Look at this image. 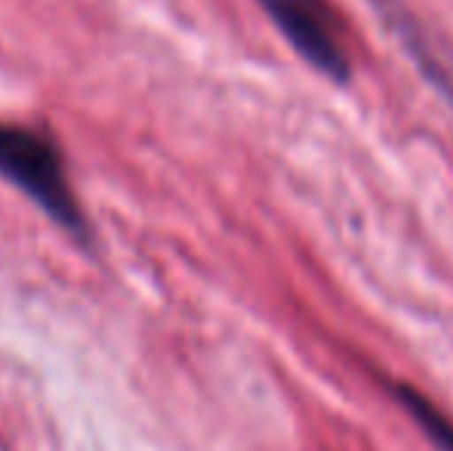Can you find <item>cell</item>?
Segmentation results:
<instances>
[{
    "label": "cell",
    "instance_id": "4",
    "mask_svg": "<svg viewBox=\"0 0 453 451\" xmlns=\"http://www.w3.org/2000/svg\"><path fill=\"white\" fill-rule=\"evenodd\" d=\"M392 390H395L398 405L417 421V427L423 430L426 439H429L438 451H453V421L450 417L444 415L435 402H429L419 390H413V386L395 384Z\"/></svg>",
    "mask_w": 453,
    "mask_h": 451
},
{
    "label": "cell",
    "instance_id": "1",
    "mask_svg": "<svg viewBox=\"0 0 453 451\" xmlns=\"http://www.w3.org/2000/svg\"><path fill=\"white\" fill-rule=\"evenodd\" d=\"M0 176L25 192L50 220L72 235H84L87 223L68 183L65 158L50 133L25 124H0Z\"/></svg>",
    "mask_w": 453,
    "mask_h": 451
},
{
    "label": "cell",
    "instance_id": "2",
    "mask_svg": "<svg viewBox=\"0 0 453 451\" xmlns=\"http://www.w3.org/2000/svg\"><path fill=\"white\" fill-rule=\"evenodd\" d=\"M290 47L324 78L346 84L352 78L346 31L330 0H257Z\"/></svg>",
    "mask_w": 453,
    "mask_h": 451
},
{
    "label": "cell",
    "instance_id": "3",
    "mask_svg": "<svg viewBox=\"0 0 453 451\" xmlns=\"http://www.w3.org/2000/svg\"><path fill=\"white\" fill-rule=\"evenodd\" d=\"M376 16L382 19L388 31L398 37V43L407 50L413 66L426 74L432 87L441 93V99L453 109V47L444 43L435 31H429L411 10L404 0H370Z\"/></svg>",
    "mask_w": 453,
    "mask_h": 451
}]
</instances>
